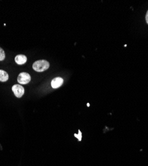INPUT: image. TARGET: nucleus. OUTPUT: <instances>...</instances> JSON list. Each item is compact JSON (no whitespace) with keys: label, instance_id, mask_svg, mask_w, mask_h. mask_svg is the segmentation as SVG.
<instances>
[{"label":"nucleus","instance_id":"1","mask_svg":"<svg viewBox=\"0 0 148 166\" xmlns=\"http://www.w3.org/2000/svg\"><path fill=\"white\" fill-rule=\"evenodd\" d=\"M50 67V63L46 60H40L33 64V68L37 72H44Z\"/></svg>","mask_w":148,"mask_h":166},{"label":"nucleus","instance_id":"2","mask_svg":"<svg viewBox=\"0 0 148 166\" xmlns=\"http://www.w3.org/2000/svg\"><path fill=\"white\" fill-rule=\"evenodd\" d=\"M30 80H31V77L27 72H22L17 77L18 83L22 84H28L30 82Z\"/></svg>","mask_w":148,"mask_h":166},{"label":"nucleus","instance_id":"3","mask_svg":"<svg viewBox=\"0 0 148 166\" xmlns=\"http://www.w3.org/2000/svg\"><path fill=\"white\" fill-rule=\"evenodd\" d=\"M12 90L17 98H21L24 94V88L19 84H15L12 86Z\"/></svg>","mask_w":148,"mask_h":166},{"label":"nucleus","instance_id":"4","mask_svg":"<svg viewBox=\"0 0 148 166\" xmlns=\"http://www.w3.org/2000/svg\"><path fill=\"white\" fill-rule=\"evenodd\" d=\"M63 83V79L61 77H56L51 81V86L53 89H57L61 86Z\"/></svg>","mask_w":148,"mask_h":166},{"label":"nucleus","instance_id":"5","mask_svg":"<svg viewBox=\"0 0 148 166\" xmlns=\"http://www.w3.org/2000/svg\"><path fill=\"white\" fill-rule=\"evenodd\" d=\"M15 61L18 65H23L27 61V57L23 55H18L15 58Z\"/></svg>","mask_w":148,"mask_h":166},{"label":"nucleus","instance_id":"6","mask_svg":"<svg viewBox=\"0 0 148 166\" xmlns=\"http://www.w3.org/2000/svg\"><path fill=\"white\" fill-rule=\"evenodd\" d=\"M8 74L5 71L0 70V81L1 82H6L8 80Z\"/></svg>","mask_w":148,"mask_h":166},{"label":"nucleus","instance_id":"7","mask_svg":"<svg viewBox=\"0 0 148 166\" xmlns=\"http://www.w3.org/2000/svg\"><path fill=\"white\" fill-rule=\"evenodd\" d=\"M5 58V55L4 51L3 50L2 48H0V61H4Z\"/></svg>","mask_w":148,"mask_h":166},{"label":"nucleus","instance_id":"8","mask_svg":"<svg viewBox=\"0 0 148 166\" xmlns=\"http://www.w3.org/2000/svg\"><path fill=\"white\" fill-rule=\"evenodd\" d=\"M74 135H75V137L77 138L78 140H79V141H81V137H82V135H81V131L79 130V134H75Z\"/></svg>","mask_w":148,"mask_h":166},{"label":"nucleus","instance_id":"9","mask_svg":"<svg viewBox=\"0 0 148 166\" xmlns=\"http://www.w3.org/2000/svg\"><path fill=\"white\" fill-rule=\"evenodd\" d=\"M146 22L148 24V11H147V13H146Z\"/></svg>","mask_w":148,"mask_h":166}]
</instances>
